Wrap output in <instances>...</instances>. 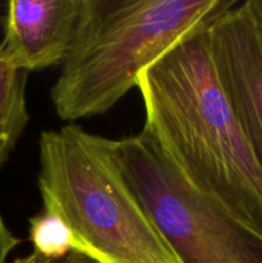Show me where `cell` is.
<instances>
[{"instance_id":"cell-7","label":"cell","mask_w":262,"mask_h":263,"mask_svg":"<svg viewBox=\"0 0 262 263\" xmlns=\"http://www.w3.org/2000/svg\"><path fill=\"white\" fill-rule=\"evenodd\" d=\"M28 72L13 66L0 45V170L14 152L28 121Z\"/></svg>"},{"instance_id":"cell-3","label":"cell","mask_w":262,"mask_h":263,"mask_svg":"<svg viewBox=\"0 0 262 263\" xmlns=\"http://www.w3.org/2000/svg\"><path fill=\"white\" fill-rule=\"evenodd\" d=\"M235 0H92L71 55L50 89L61 120L104 115L145 68L210 25Z\"/></svg>"},{"instance_id":"cell-12","label":"cell","mask_w":262,"mask_h":263,"mask_svg":"<svg viewBox=\"0 0 262 263\" xmlns=\"http://www.w3.org/2000/svg\"><path fill=\"white\" fill-rule=\"evenodd\" d=\"M247 3H248L252 12L256 14V17L258 18L262 23V0H247Z\"/></svg>"},{"instance_id":"cell-9","label":"cell","mask_w":262,"mask_h":263,"mask_svg":"<svg viewBox=\"0 0 262 263\" xmlns=\"http://www.w3.org/2000/svg\"><path fill=\"white\" fill-rule=\"evenodd\" d=\"M21 244V240L9 230L0 215V263H7L10 253Z\"/></svg>"},{"instance_id":"cell-10","label":"cell","mask_w":262,"mask_h":263,"mask_svg":"<svg viewBox=\"0 0 262 263\" xmlns=\"http://www.w3.org/2000/svg\"><path fill=\"white\" fill-rule=\"evenodd\" d=\"M50 263H100V262H98L97 259H94L92 257L81 253V252L71 251L64 257H62V258L59 259H54V261H50Z\"/></svg>"},{"instance_id":"cell-4","label":"cell","mask_w":262,"mask_h":263,"mask_svg":"<svg viewBox=\"0 0 262 263\" xmlns=\"http://www.w3.org/2000/svg\"><path fill=\"white\" fill-rule=\"evenodd\" d=\"M123 177L181 263H262V234L190 186L143 130L112 140Z\"/></svg>"},{"instance_id":"cell-8","label":"cell","mask_w":262,"mask_h":263,"mask_svg":"<svg viewBox=\"0 0 262 263\" xmlns=\"http://www.w3.org/2000/svg\"><path fill=\"white\" fill-rule=\"evenodd\" d=\"M33 252L49 261L59 259L76 248V236L68 223L51 211L44 210L28 220Z\"/></svg>"},{"instance_id":"cell-5","label":"cell","mask_w":262,"mask_h":263,"mask_svg":"<svg viewBox=\"0 0 262 263\" xmlns=\"http://www.w3.org/2000/svg\"><path fill=\"white\" fill-rule=\"evenodd\" d=\"M220 84L262 170V23L236 2L208 25Z\"/></svg>"},{"instance_id":"cell-1","label":"cell","mask_w":262,"mask_h":263,"mask_svg":"<svg viewBox=\"0 0 262 263\" xmlns=\"http://www.w3.org/2000/svg\"><path fill=\"white\" fill-rule=\"evenodd\" d=\"M143 131L197 192L262 234V170L220 84L208 26L145 68Z\"/></svg>"},{"instance_id":"cell-11","label":"cell","mask_w":262,"mask_h":263,"mask_svg":"<svg viewBox=\"0 0 262 263\" xmlns=\"http://www.w3.org/2000/svg\"><path fill=\"white\" fill-rule=\"evenodd\" d=\"M13 263H50V261L46 258H44V257H41L40 254L32 252V253L28 254V256L15 259Z\"/></svg>"},{"instance_id":"cell-2","label":"cell","mask_w":262,"mask_h":263,"mask_svg":"<svg viewBox=\"0 0 262 263\" xmlns=\"http://www.w3.org/2000/svg\"><path fill=\"white\" fill-rule=\"evenodd\" d=\"M38 186L44 210L73 230L74 251L100 263H181L123 177L110 139L73 123L43 131Z\"/></svg>"},{"instance_id":"cell-6","label":"cell","mask_w":262,"mask_h":263,"mask_svg":"<svg viewBox=\"0 0 262 263\" xmlns=\"http://www.w3.org/2000/svg\"><path fill=\"white\" fill-rule=\"evenodd\" d=\"M92 0H12L0 43L13 66L33 71L62 66L91 12Z\"/></svg>"}]
</instances>
